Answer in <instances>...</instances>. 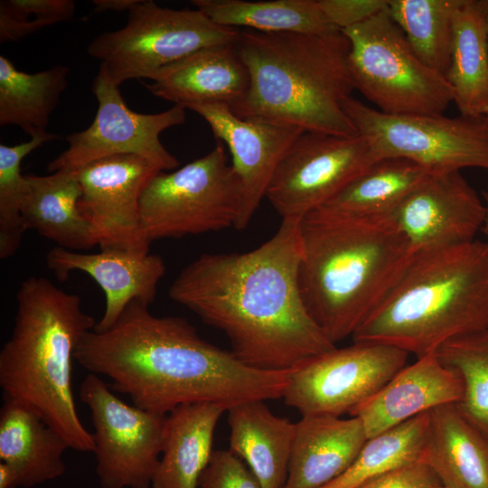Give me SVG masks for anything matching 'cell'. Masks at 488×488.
Segmentation results:
<instances>
[{
	"instance_id": "1",
	"label": "cell",
	"mask_w": 488,
	"mask_h": 488,
	"mask_svg": "<svg viewBox=\"0 0 488 488\" xmlns=\"http://www.w3.org/2000/svg\"><path fill=\"white\" fill-rule=\"evenodd\" d=\"M301 219L245 253L203 254L170 286L169 297L229 339L243 364L294 371L336 347L307 312L298 285Z\"/></svg>"
},
{
	"instance_id": "2",
	"label": "cell",
	"mask_w": 488,
	"mask_h": 488,
	"mask_svg": "<svg viewBox=\"0 0 488 488\" xmlns=\"http://www.w3.org/2000/svg\"><path fill=\"white\" fill-rule=\"evenodd\" d=\"M74 360L108 378L135 406L162 415L190 403L229 408L283 398L292 372L248 367L203 340L187 320L155 315L139 301L128 304L109 329L85 333Z\"/></svg>"
},
{
	"instance_id": "3",
	"label": "cell",
	"mask_w": 488,
	"mask_h": 488,
	"mask_svg": "<svg viewBox=\"0 0 488 488\" xmlns=\"http://www.w3.org/2000/svg\"><path fill=\"white\" fill-rule=\"evenodd\" d=\"M298 285L310 316L335 345L352 337L415 254L389 215L316 209L300 220Z\"/></svg>"
},
{
	"instance_id": "4",
	"label": "cell",
	"mask_w": 488,
	"mask_h": 488,
	"mask_svg": "<svg viewBox=\"0 0 488 488\" xmlns=\"http://www.w3.org/2000/svg\"><path fill=\"white\" fill-rule=\"evenodd\" d=\"M235 47L248 68L249 88L232 111L305 132L358 135L343 103L356 89L348 66L350 43L327 33L239 30Z\"/></svg>"
},
{
	"instance_id": "5",
	"label": "cell",
	"mask_w": 488,
	"mask_h": 488,
	"mask_svg": "<svg viewBox=\"0 0 488 488\" xmlns=\"http://www.w3.org/2000/svg\"><path fill=\"white\" fill-rule=\"evenodd\" d=\"M488 328V242L415 254L352 342L386 344L417 358Z\"/></svg>"
},
{
	"instance_id": "6",
	"label": "cell",
	"mask_w": 488,
	"mask_h": 488,
	"mask_svg": "<svg viewBox=\"0 0 488 488\" xmlns=\"http://www.w3.org/2000/svg\"><path fill=\"white\" fill-rule=\"evenodd\" d=\"M12 334L0 351V387L38 413L70 448L93 452L92 434L81 423L72 391V360L95 319L80 298L42 277L24 279L16 294Z\"/></svg>"
},
{
	"instance_id": "7",
	"label": "cell",
	"mask_w": 488,
	"mask_h": 488,
	"mask_svg": "<svg viewBox=\"0 0 488 488\" xmlns=\"http://www.w3.org/2000/svg\"><path fill=\"white\" fill-rule=\"evenodd\" d=\"M350 43L348 66L355 89L389 115L443 114L454 102L445 75L414 52L388 8L342 31Z\"/></svg>"
},
{
	"instance_id": "8",
	"label": "cell",
	"mask_w": 488,
	"mask_h": 488,
	"mask_svg": "<svg viewBox=\"0 0 488 488\" xmlns=\"http://www.w3.org/2000/svg\"><path fill=\"white\" fill-rule=\"evenodd\" d=\"M240 203L239 179L218 141L202 157L147 182L139 202L143 232L151 243L235 227Z\"/></svg>"
},
{
	"instance_id": "9",
	"label": "cell",
	"mask_w": 488,
	"mask_h": 488,
	"mask_svg": "<svg viewBox=\"0 0 488 488\" xmlns=\"http://www.w3.org/2000/svg\"><path fill=\"white\" fill-rule=\"evenodd\" d=\"M239 30L213 23L198 9H171L138 0L126 25L94 38L87 51L117 86L151 79L160 69L200 49L234 42Z\"/></svg>"
},
{
	"instance_id": "10",
	"label": "cell",
	"mask_w": 488,
	"mask_h": 488,
	"mask_svg": "<svg viewBox=\"0 0 488 488\" xmlns=\"http://www.w3.org/2000/svg\"><path fill=\"white\" fill-rule=\"evenodd\" d=\"M343 108L378 160L405 159L429 174L488 170V117L389 115L352 97Z\"/></svg>"
},
{
	"instance_id": "11",
	"label": "cell",
	"mask_w": 488,
	"mask_h": 488,
	"mask_svg": "<svg viewBox=\"0 0 488 488\" xmlns=\"http://www.w3.org/2000/svg\"><path fill=\"white\" fill-rule=\"evenodd\" d=\"M80 399L91 415L96 473L101 488H151L161 456L166 415L127 404L94 373L82 380Z\"/></svg>"
},
{
	"instance_id": "12",
	"label": "cell",
	"mask_w": 488,
	"mask_h": 488,
	"mask_svg": "<svg viewBox=\"0 0 488 488\" xmlns=\"http://www.w3.org/2000/svg\"><path fill=\"white\" fill-rule=\"evenodd\" d=\"M91 90L98 102L92 123L84 130L67 136L68 148L48 164V171L76 170L96 160L135 155L162 172L172 171L179 161L162 144L160 134L186 120V108L174 104L165 111L143 114L131 110L119 86L100 64Z\"/></svg>"
},
{
	"instance_id": "13",
	"label": "cell",
	"mask_w": 488,
	"mask_h": 488,
	"mask_svg": "<svg viewBox=\"0 0 488 488\" xmlns=\"http://www.w3.org/2000/svg\"><path fill=\"white\" fill-rule=\"evenodd\" d=\"M408 355L373 343L335 347L292 371L284 401L302 417L351 415L406 366Z\"/></svg>"
},
{
	"instance_id": "14",
	"label": "cell",
	"mask_w": 488,
	"mask_h": 488,
	"mask_svg": "<svg viewBox=\"0 0 488 488\" xmlns=\"http://www.w3.org/2000/svg\"><path fill=\"white\" fill-rule=\"evenodd\" d=\"M379 161L361 135L303 132L279 162L265 197L282 219H302Z\"/></svg>"
},
{
	"instance_id": "15",
	"label": "cell",
	"mask_w": 488,
	"mask_h": 488,
	"mask_svg": "<svg viewBox=\"0 0 488 488\" xmlns=\"http://www.w3.org/2000/svg\"><path fill=\"white\" fill-rule=\"evenodd\" d=\"M81 189L79 209L100 249L149 253L140 219V197L158 172L135 155L104 157L75 170Z\"/></svg>"
},
{
	"instance_id": "16",
	"label": "cell",
	"mask_w": 488,
	"mask_h": 488,
	"mask_svg": "<svg viewBox=\"0 0 488 488\" xmlns=\"http://www.w3.org/2000/svg\"><path fill=\"white\" fill-rule=\"evenodd\" d=\"M389 216L417 254L475 239L485 205L460 172L428 174Z\"/></svg>"
},
{
	"instance_id": "17",
	"label": "cell",
	"mask_w": 488,
	"mask_h": 488,
	"mask_svg": "<svg viewBox=\"0 0 488 488\" xmlns=\"http://www.w3.org/2000/svg\"><path fill=\"white\" fill-rule=\"evenodd\" d=\"M188 109L200 115L216 139L230 150L231 165L241 185V203L234 228L244 230L265 198L282 157L305 131L266 119L240 117L222 104H198Z\"/></svg>"
},
{
	"instance_id": "18",
	"label": "cell",
	"mask_w": 488,
	"mask_h": 488,
	"mask_svg": "<svg viewBox=\"0 0 488 488\" xmlns=\"http://www.w3.org/2000/svg\"><path fill=\"white\" fill-rule=\"evenodd\" d=\"M46 265L60 281L72 271H81L101 287L106 305L96 332L109 329L131 302L154 303L166 270L159 255L116 249L83 253L54 247L46 254Z\"/></svg>"
},
{
	"instance_id": "19",
	"label": "cell",
	"mask_w": 488,
	"mask_h": 488,
	"mask_svg": "<svg viewBox=\"0 0 488 488\" xmlns=\"http://www.w3.org/2000/svg\"><path fill=\"white\" fill-rule=\"evenodd\" d=\"M463 392L459 375L434 352L404 366L351 416L361 421L370 438L438 407L457 404Z\"/></svg>"
},
{
	"instance_id": "20",
	"label": "cell",
	"mask_w": 488,
	"mask_h": 488,
	"mask_svg": "<svg viewBox=\"0 0 488 488\" xmlns=\"http://www.w3.org/2000/svg\"><path fill=\"white\" fill-rule=\"evenodd\" d=\"M234 42L200 49L160 69L146 89L155 97L187 109L208 103L234 109L249 88L248 68Z\"/></svg>"
},
{
	"instance_id": "21",
	"label": "cell",
	"mask_w": 488,
	"mask_h": 488,
	"mask_svg": "<svg viewBox=\"0 0 488 488\" xmlns=\"http://www.w3.org/2000/svg\"><path fill=\"white\" fill-rule=\"evenodd\" d=\"M296 436L283 488H322L343 474L368 436L357 417L306 416Z\"/></svg>"
},
{
	"instance_id": "22",
	"label": "cell",
	"mask_w": 488,
	"mask_h": 488,
	"mask_svg": "<svg viewBox=\"0 0 488 488\" xmlns=\"http://www.w3.org/2000/svg\"><path fill=\"white\" fill-rule=\"evenodd\" d=\"M228 410L214 402L178 406L166 415L162 452L151 488H198L212 455L216 425Z\"/></svg>"
},
{
	"instance_id": "23",
	"label": "cell",
	"mask_w": 488,
	"mask_h": 488,
	"mask_svg": "<svg viewBox=\"0 0 488 488\" xmlns=\"http://www.w3.org/2000/svg\"><path fill=\"white\" fill-rule=\"evenodd\" d=\"M230 451L244 461L263 488H283L296 436V423L269 409L265 400L228 408Z\"/></svg>"
},
{
	"instance_id": "24",
	"label": "cell",
	"mask_w": 488,
	"mask_h": 488,
	"mask_svg": "<svg viewBox=\"0 0 488 488\" xmlns=\"http://www.w3.org/2000/svg\"><path fill=\"white\" fill-rule=\"evenodd\" d=\"M69 444L28 405L4 397L0 409V459L30 488L62 476Z\"/></svg>"
},
{
	"instance_id": "25",
	"label": "cell",
	"mask_w": 488,
	"mask_h": 488,
	"mask_svg": "<svg viewBox=\"0 0 488 488\" xmlns=\"http://www.w3.org/2000/svg\"><path fill=\"white\" fill-rule=\"evenodd\" d=\"M422 462L448 488H488V436L455 404L429 412Z\"/></svg>"
},
{
	"instance_id": "26",
	"label": "cell",
	"mask_w": 488,
	"mask_h": 488,
	"mask_svg": "<svg viewBox=\"0 0 488 488\" xmlns=\"http://www.w3.org/2000/svg\"><path fill=\"white\" fill-rule=\"evenodd\" d=\"M28 191L23 207L27 230L57 244L80 251L97 245L90 227L79 209L81 189L75 170L49 175H25Z\"/></svg>"
},
{
	"instance_id": "27",
	"label": "cell",
	"mask_w": 488,
	"mask_h": 488,
	"mask_svg": "<svg viewBox=\"0 0 488 488\" xmlns=\"http://www.w3.org/2000/svg\"><path fill=\"white\" fill-rule=\"evenodd\" d=\"M487 0H459L453 22L450 62L445 75L460 115L488 116Z\"/></svg>"
},
{
	"instance_id": "28",
	"label": "cell",
	"mask_w": 488,
	"mask_h": 488,
	"mask_svg": "<svg viewBox=\"0 0 488 488\" xmlns=\"http://www.w3.org/2000/svg\"><path fill=\"white\" fill-rule=\"evenodd\" d=\"M69 71L68 66L55 65L27 73L0 55V126H18L30 136L46 132L68 86Z\"/></svg>"
},
{
	"instance_id": "29",
	"label": "cell",
	"mask_w": 488,
	"mask_h": 488,
	"mask_svg": "<svg viewBox=\"0 0 488 488\" xmlns=\"http://www.w3.org/2000/svg\"><path fill=\"white\" fill-rule=\"evenodd\" d=\"M428 174L410 161L384 158L317 209L345 216L389 215Z\"/></svg>"
},
{
	"instance_id": "30",
	"label": "cell",
	"mask_w": 488,
	"mask_h": 488,
	"mask_svg": "<svg viewBox=\"0 0 488 488\" xmlns=\"http://www.w3.org/2000/svg\"><path fill=\"white\" fill-rule=\"evenodd\" d=\"M192 4L225 27L316 34L339 31L327 23L317 0H193Z\"/></svg>"
},
{
	"instance_id": "31",
	"label": "cell",
	"mask_w": 488,
	"mask_h": 488,
	"mask_svg": "<svg viewBox=\"0 0 488 488\" xmlns=\"http://www.w3.org/2000/svg\"><path fill=\"white\" fill-rule=\"evenodd\" d=\"M429 412L368 438L348 469L322 488H359L387 473L423 460Z\"/></svg>"
},
{
	"instance_id": "32",
	"label": "cell",
	"mask_w": 488,
	"mask_h": 488,
	"mask_svg": "<svg viewBox=\"0 0 488 488\" xmlns=\"http://www.w3.org/2000/svg\"><path fill=\"white\" fill-rule=\"evenodd\" d=\"M459 0H389L388 12L417 56L446 75Z\"/></svg>"
},
{
	"instance_id": "33",
	"label": "cell",
	"mask_w": 488,
	"mask_h": 488,
	"mask_svg": "<svg viewBox=\"0 0 488 488\" xmlns=\"http://www.w3.org/2000/svg\"><path fill=\"white\" fill-rule=\"evenodd\" d=\"M436 354L463 382L458 410L488 436V328L449 340Z\"/></svg>"
},
{
	"instance_id": "34",
	"label": "cell",
	"mask_w": 488,
	"mask_h": 488,
	"mask_svg": "<svg viewBox=\"0 0 488 488\" xmlns=\"http://www.w3.org/2000/svg\"><path fill=\"white\" fill-rule=\"evenodd\" d=\"M59 136L48 131L31 136L15 145L0 144V258L13 257L26 231L23 207L28 191L25 175L21 174L22 160L44 143Z\"/></svg>"
},
{
	"instance_id": "35",
	"label": "cell",
	"mask_w": 488,
	"mask_h": 488,
	"mask_svg": "<svg viewBox=\"0 0 488 488\" xmlns=\"http://www.w3.org/2000/svg\"><path fill=\"white\" fill-rule=\"evenodd\" d=\"M73 0H1L0 42H18L44 27L70 21Z\"/></svg>"
},
{
	"instance_id": "36",
	"label": "cell",
	"mask_w": 488,
	"mask_h": 488,
	"mask_svg": "<svg viewBox=\"0 0 488 488\" xmlns=\"http://www.w3.org/2000/svg\"><path fill=\"white\" fill-rule=\"evenodd\" d=\"M200 488H263L246 464L230 450L212 453L199 481Z\"/></svg>"
},
{
	"instance_id": "37",
	"label": "cell",
	"mask_w": 488,
	"mask_h": 488,
	"mask_svg": "<svg viewBox=\"0 0 488 488\" xmlns=\"http://www.w3.org/2000/svg\"><path fill=\"white\" fill-rule=\"evenodd\" d=\"M327 23L339 31L361 24L386 10L389 0H317Z\"/></svg>"
},
{
	"instance_id": "38",
	"label": "cell",
	"mask_w": 488,
	"mask_h": 488,
	"mask_svg": "<svg viewBox=\"0 0 488 488\" xmlns=\"http://www.w3.org/2000/svg\"><path fill=\"white\" fill-rule=\"evenodd\" d=\"M438 483L432 469L419 461L387 473L359 488H432Z\"/></svg>"
},
{
	"instance_id": "39",
	"label": "cell",
	"mask_w": 488,
	"mask_h": 488,
	"mask_svg": "<svg viewBox=\"0 0 488 488\" xmlns=\"http://www.w3.org/2000/svg\"><path fill=\"white\" fill-rule=\"evenodd\" d=\"M138 0H93L92 5L96 13L103 12H129Z\"/></svg>"
},
{
	"instance_id": "40",
	"label": "cell",
	"mask_w": 488,
	"mask_h": 488,
	"mask_svg": "<svg viewBox=\"0 0 488 488\" xmlns=\"http://www.w3.org/2000/svg\"><path fill=\"white\" fill-rule=\"evenodd\" d=\"M19 486L18 476L14 469L8 464L0 463V488H16Z\"/></svg>"
},
{
	"instance_id": "41",
	"label": "cell",
	"mask_w": 488,
	"mask_h": 488,
	"mask_svg": "<svg viewBox=\"0 0 488 488\" xmlns=\"http://www.w3.org/2000/svg\"><path fill=\"white\" fill-rule=\"evenodd\" d=\"M483 199H484V205H485V218L484 222L482 228V231L484 233L486 237V241L488 242V191L484 192L483 193Z\"/></svg>"
},
{
	"instance_id": "42",
	"label": "cell",
	"mask_w": 488,
	"mask_h": 488,
	"mask_svg": "<svg viewBox=\"0 0 488 488\" xmlns=\"http://www.w3.org/2000/svg\"><path fill=\"white\" fill-rule=\"evenodd\" d=\"M486 36H487V45H488V0L486 3Z\"/></svg>"
},
{
	"instance_id": "43",
	"label": "cell",
	"mask_w": 488,
	"mask_h": 488,
	"mask_svg": "<svg viewBox=\"0 0 488 488\" xmlns=\"http://www.w3.org/2000/svg\"><path fill=\"white\" fill-rule=\"evenodd\" d=\"M432 488H448V487H446L443 484H441L440 483H438L436 485H434Z\"/></svg>"
},
{
	"instance_id": "44",
	"label": "cell",
	"mask_w": 488,
	"mask_h": 488,
	"mask_svg": "<svg viewBox=\"0 0 488 488\" xmlns=\"http://www.w3.org/2000/svg\"><path fill=\"white\" fill-rule=\"evenodd\" d=\"M488 117V116H487Z\"/></svg>"
}]
</instances>
